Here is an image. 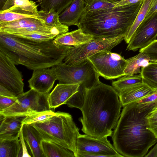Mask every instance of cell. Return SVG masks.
<instances>
[{"mask_svg":"<svg viewBox=\"0 0 157 157\" xmlns=\"http://www.w3.org/2000/svg\"><path fill=\"white\" fill-rule=\"evenodd\" d=\"M122 106L118 93L112 86L100 81L86 89L80 109L82 131L95 138L112 136Z\"/></svg>","mask_w":157,"mask_h":157,"instance_id":"1","label":"cell"},{"mask_svg":"<svg viewBox=\"0 0 157 157\" xmlns=\"http://www.w3.org/2000/svg\"><path fill=\"white\" fill-rule=\"evenodd\" d=\"M123 107L111 136L113 145L124 157H144L157 142L149 127L150 111L140 108L135 102Z\"/></svg>","mask_w":157,"mask_h":157,"instance_id":"2","label":"cell"},{"mask_svg":"<svg viewBox=\"0 0 157 157\" xmlns=\"http://www.w3.org/2000/svg\"><path fill=\"white\" fill-rule=\"evenodd\" d=\"M53 40L36 41L0 33V51L15 64L22 65L30 70L50 67L62 63L71 47H57Z\"/></svg>","mask_w":157,"mask_h":157,"instance_id":"3","label":"cell"},{"mask_svg":"<svg viewBox=\"0 0 157 157\" xmlns=\"http://www.w3.org/2000/svg\"><path fill=\"white\" fill-rule=\"evenodd\" d=\"M143 0L83 13L77 26L94 38H113L125 36L133 24Z\"/></svg>","mask_w":157,"mask_h":157,"instance_id":"4","label":"cell"},{"mask_svg":"<svg viewBox=\"0 0 157 157\" xmlns=\"http://www.w3.org/2000/svg\"><path fill=\"white\" fill-rule=\"evenodd\" d=\"M30 124L37 130L42 140L57 143L72 151L74 154L77 152L79 129L69 113L58 111L45 121Z\"/></svg>","mask_w":157,"mask_h":157,"instance_id":"5","label":"cell"},{"mask_svg":"<svg viewBox=\"0 0 157 157\" xmlns=\"http://www.w3.org/2000/svg\"><path fill=\"white\" fill-rule=\"evenodd\" d=\"M52 67L59 83L79 84L80 87L86 90L100 82L99 75L88 59L71 65L61 63Z\"/></svg>","mask_w":157,"mask_h":157,"instance_id":"6","label":"cell"},{"mask_svg":"<svg viewBox=\"0 0 157 157\" xmlns=\"http://www.w3.org/2000/svg\"><path fill=\"white\" fill-rule=\"evenodd\" d=\"M124 35L113 38H97L90 41L68 49L64 63L71 65L79 63L102 51L111 50L124 40Z\"/></svg>","mask_w":157,"mask_h":157,"instance_id":"7","label":"cell"},{"mask_svg":"<svg viewBox=\"0 0 157 157\" xmlns=\"http://www.w3.org/2000/svg\"><path fill=\"white\" fill-rule=\"evenodd\" d=\"M49 93H40L30 89L17 97L16 101L0 114L4 116L26 117L34 113L52 110L48 101Z\"/></svg>","mask_w":157,"mask_h":157,"instance_id":"8","label":"cell"},{"mask_svg":"<svg viewBox=\"0 0 157 157\" xmlns=\"http://www.w3.org/2000/svg\"><path fill=\"white\" fill-rule=\"evenodd\" d=\"M88 59L100 76L105 79H114L125 75L124 71L127 61L118 54L111 51H102Z\"/></svg>","mask_w":157,"mask_h":157,"instance_id":"9","label":"cell"},{"mask_svg":"<svg viewBox=\"0 0 157 157\" xmlns=\"http://www.w3.org/2000/svg\"><path fill=\"white\" fill-rule=\"evenodd\" d=\"M38 6L32 0H7L0 10V23L33 18L44 23L38 10Z\"/></svg>","mask_w":157,"mask_h":157,"instance_id":"10","label":"cell"},{"mask_svg":"<svg viewBox=\"0 0 157 157\" xmlns=\"http://www.w3.org/2000/svg\"><path fill=\"white\" fill-rule=\"evenodd\" d=\"M76 149L77 152L91 153V157H124L117 152L107 137L97 138L80 134L77 140Z\"/></svg>","mask_w":157,"mask_h":157,"instance_id":"11","label":"cell"},{"mask_svg":"<svg viewBox=\"0 0 157 157\" xmlns=\"http://www.w3.org/2000/svg\"><path fill=\"white\" fill-rule=\"evenodd\" d=\"M14 62L0 51V85L16 97L24 93V84L21 73Z\"/></svg>","mask_w":157,"mask_h":157,"instance_id":"12","label":"cell"},{"mask_svg":"<svg viewBox=\"0 0 157 157\" xmlns=\"http://www.w3.org/2000/svg\"><path fill=\"white\" fill-rule=\"evenodd\" d=\"M157 12L145 18L134 33L126 50L136 51L144 48L156 40Z\"/></svg>","mask_w":157,"mask_h":157,"instance_id":"13","label":"cell"},{"mask_svg":"<svg viewBox=\"0 0 157 157\" xmlns=\"http://www.w3.org/2000/svg\"><path fill=\"white\" fill-rule=\"evenodd\" d=\"M57 80V77L52 67L44 68L34 70L28 82L30 89L40 93L46 94L49 93Z\"/></svg>","mask_w":157,"mask_h":157,"instance_id":"14","label":"cell"},{"mask_svg":"<svg viewBox=\"0 0 157 157\" xmlns=\"http://www.w3.org/2000/svg\"><path fill=\"white\" fill-rule=\"evenodd\" d=\"M79 86V84H57L48 95V101L50 108L55 109L65 104L67 100L78 91Z\"/></svg>","mask_w":157,"mask_h":157,"instance_id":"15","label":"cell"},{"mask_svg":"<svg viewBox=\"0 0 157 157\" xmlns=\"http://www.w3.org/2000/svg\"><path fill=\"white\" fill-rule=\"evenodd\" d=\"M154 90L143 82L117 92L122 106L136 102L153 93Z\"/></svg>","mask_w":157,"mask_h":157,"instance_id":"16","label":"cell"},{"mask_svg":"<svg viewBox=\"0 0 157 157\" xmlns=\"http://www.w3.org/2000/svg\"><path fill=\"white\" fill-rule=\"evenodd\" d=\"M94 37L84 33L81 28L58 35L53 40L54 44L59 47L64 45L76 46L93 40Z\"/></svg>","mask_w":157,"mask_h":157,"instance_id":"17","label":"cell"},{"mask_svg":"<svg viewBox=\"0 0 157 157\" xmlns=\"http://www.w3.org/2000/svg\"><path fill=\"white\" fill-rule=\"evenodd\" d=\"M25 117L4 116L0 114V139L13 138L19 134Z\"/></svg>","mask_w":157,"mask_h":157,"instance_id":"18","label":"cell"},{"mask_svg":"<svg viewBox=\"0 0 157 157\" xmlns=\"http://www.w3.org/2000/svg\"><path fill=\"white\" fill-rule=\"evenodd\" d=\"M85 0H74L59 14V20L68 26L78 25L84 10Z\"/></svg>","mask_w":157,"mask_h":157,"instance_id":"19","label":"cell"},{"mask_svg":"<svg viewBox=\"0 0 157 157\" xmlns=\"http://www.w3.org/2000/svg\"><path fill=\"white\" fill-rule=\"evenodd\" d=\"M22 130L23 138L33 157H44L40 147L42 140L37 130L30 124H23Z\"/></svg>","mask_w":157,"mask_h":157,"instance_id":"20","label":"cell"},{"mask_svg":"<svg viewBox=\"0 0 157 157\" xmlns=\"http://www.w3.org/2000/svg\"><path fill=\"white\" fill-rule=\"evenodd\" d=\"M20 133L10 138L0 139V157H21Z\"/></svg>","mask_w":157,"mask_h":157,"instance_id":"21","label":"cell"},{"mask_svg":"<svg viewBox=\"0 0 157 157\" xmlns=\"http://www.w3.org/2000/svg\"><path fill=\"white\" fill-rule=\"evenodd\" d=\"M40 147L44 157H75L72 151L51 141L42 140Z\"/></svg>","mask_w":157,"mask_h":157,"instance_id":"22","label":"cell"},{"mask_svg":"<svg viewBox=\"0 0 157 157\" xmlns=\"http://www.w3.org/2000/svg\"><path fill=\"white\" fill-rule=\"evenodd\" d=\"M136 55L126 59L127 64L124 73L125 75H133L140 74L142 67L147 66L152 62L145 53L140 52Z\"/></svg>","mask_w":157,"mask_h":157,"instance_id":"23","label":"cell"},{"mask_svg":"<svg viewBox=\"0 0 157 157\" xmlns=\"http://www.w3.org/2000/svg\"><path fill=\"white\" fill-rule=\"evenodd\" d=\"M41 26H47L44 23L38 19L26 18L14 21L0 22V30Z\"/></svg>","mask_w":157,"mask_h":157,"instance_id":"24","label":"cell"},{"mask_svg":"<svg viewBox=\"0 0 157 157\" xmlns=\"http://www.w3.org/2000/svg\"><path fill=\"white\" fill-rule=\"evenodd\" d=\"M154 0H143L140 10L131 27L125 35L124 40L128 44L136 30L144 19Z\"/></svg>","mask_w":157,"mask_h":157,"instance_id":"25","label":"cell"},{"mask_svg":"<svg viewBox=\"0 0 157 157\" xmlns=\"http://www.w3.org/2000/svg\"><path fill=\"white\" fill-rule=\"evenodd\" d=\"M143 82L154 90H157V62H150L141 68Z\"/></svg>","mask_w":157,"mask_h":157,"instance_id":"26","label":"cell"},{"mask_svg":"<svg viewBox=\"0 0 157 157\" xmlns=\"http://www.w3.org/2000/svg\"><path fill=\"white\" fill-rule=\"evenodd\" d=\"M74 0H38L40 10L47 12L54 11L60 14Z\"/></svg>","mask_w":157,"mask_h":157,"instance_id":"27","label":"cell"},{"mask_svg":"<svg viewBox=\"0 0 157 157\" xmlns=\"http://www.w3.org/2000/svg\"><path fill=\"white\" fill-rule=\"evenodd\" d=\"M143 82L140 73L133 75H126L112 83V86L117 92Z\"/></svg>","mask_w":157,"mask_h":157,"instance_id":"28","label":"cell"},{"mask_svg":"<svg viewBox=\"0 0 157 157\" xmlns=\"http://www.w3.org/2000/svg\"><path fill=\"white\" fill-rule=\"evenodd\" d=\"M58 112H55L52 110L34 113L25 117L22 121V124H31L45 121L52 116L57 114Z\"/></svg>","mask_w":157,"mask_h":157,"instance_id":"29","label":"cell"},{"mask_svg":"<svg viewBox=\"0 0 157 157\" xmlns=\"http://www.w3.org/2000/svg\"><path fill=\"white\" fill-rule=\"evenodd\" d=\"M13 36L36 41H47L54 39L57 36L51 32L41 31L17 34Z\"/></svg>","mask_w":157,"mask_h":157,"instance_id":"30","label":"cell"},{"mask_svg":"<svg viewBox=\"0 0 157 157\" xmlns=\"http://www.w3.org/2000/svg\"><path fill=\"white\" fill-rule=\"evenodd\" d=\"M85 4L83 13L90 11L113 8L115 6V3L105 0H85Z\"/></svg>","mask_w":157,"mask_h":157,"instance_id":"31","label":"cell"},{"mask_svg":"<svg viewBox=\"0 0 157 157\" xmlns=\"http://www.w3.org/2000/svg\"><path fill=\"white\" fill-rule=\"evenodd\" d=\"M39 13L44 21L45 25L49 27H58L63 26L59 20V14L52 11L47 12L42 10L39 11Z\"/></svg>","mask_w":157,"mask_h":157,"instance_id":"32","label":"cell"},{"mask_svg":"<svg viewBox=\"0 0 157 157\" xmlns=\"http://www.w3.org/2000/svg\"><path fill=\"white\" fill-rule=\"evenodd\" d=\"M135 102L140 108L151 112L157 107V90Z\"/></svg>","mask_w":157,"mask_h":157,"instance_id":"33","label":"cell"},{"mask_svg":"<svg viewBox=\"0 0 157 157\" xmlns=\"http://www.w3.org/2000/svg\"><path fill=\"white\" fill-rule=\"evenodd\" d=\"M139 52L146 54L152 62H157V40L147 47L140 49Z\"/></svg>","mask_w":157,"mask_h":157,"instance_id":"34","label":"cell"},{"mask_svg":"<svg viewBox=\"0 0 157 157\" xmlns=\"http://www.w3.org/2000/svg\"><path fill=\"white\" fill-rule=\"evenodd\" d=\"M17 99V97L12 98L0 95V112L13 105Z\"/></svg>","mask_w":157,"mask_h":157,"instance_id":"35","label":"cell"},{"mask_svg":"<svg viewBox=\"0 0 157 157\" xmlns=\"http://www.w3.org/2000/svg\"><path fill=\"white\" fill-rule=\"evenodd\" d=\"M19 138L20 140L21 147V157H31V156L29 153L25 143V141L23 138L22 127L20 132Z\"/></svg>","mask_w":157,"mask_h":157,"instance_id":"36","label":"cell"},{"mask_svg":"<svg viewBox=\"0 0 157 157\" xmlns=\"http://www.w3.org/2000/svg\"><path fill=\"white\" fill-rule=\"evenodd\" d=\"M148 118L149 128L157 137V116Z\"/></svg>","mask_w":157,"mask_h":157,"instance_id":"37","label":"cell"},{"mask_svg":"<svg viewBox=\"0 0 157 157\" xmlns=\"http://www.w3.org/2000/svg\"><path fill=\"white\" fill-rule=\"evenodd\" d=\"M0 95L12 98H16L14 94L2 86L0 85Z\"/></svg>","mask_w":157,"mask_h":157,"instance_id":"38","label":"cell"},{"mask_svg":"<svg viewBox=\"0 0 157 157\" xmlns=\"http://www.w3.org/2000/svg\"><path fill=\"white\" fill-rule=\"evenodd\" d=\"M141 0H122L115 3L114 7H117L130 4L137 3Z\"/></svg>","mask_w":157,"mask_h":157,"instance_id":"39","label":"cell"},{"mask_svg":"<svg viewBox=\"0 0 157 157\" xmlns=\"http://www.w3.org/2000/svg\"><path fill=\"white\" fill-rule=\"evenodd\" d=\"M157 12V0H154L152 6L145 18H147L154 13Z\"/></svg>","mask_w":157,"mask_h":157,"instance_id":"40","label":"cell"},{"mask_svg":"<svg viewBox=\"0 0 157 157\" xmlns=\"http://www.w3.org/2000/svg\"><path fill=\"white\" fill-rule=\"evenodd\" d=\"M145 157H157V142L154 147L144 156Z\"/></svg>","mask_w":157,"mask_h":157,"instance_id":"41","label":"cell"},{"mask_svg":"<svg viewBox=\"0 0 157 157\" xmlns=\"http://www.w3.org/2000/svg\"><path fill=\"white\" fill-rule=\"evenodd\" d=\"M157 116V107L152 110L147 115L148 117Z\"/></svg>","mask_w":157,"mask_h":157,"instance_id":"42","label":"cell"},{"mask_svg":"<svg viewBox=\"0 0 157 157\" xmlns=\"http://www.w3.org/2000/svg\"><path fill=\"white\" fill-rule=\"evenodd\" d=\"M7 0H0V10L3 6Z\"/></svg>","mask_w":157,"mask_h":157,"instance_id":"43","label":"cell"},{"mask_svg":"<svg viewBox=\"0 0 157 157\" xmlns=\"http://www.w3.org/2000/svg\"><path fill=\"white\" fill-rule=\"evenodd\" d=\"M105 0L108 1L109 2L112 3H115L116 2H119L121 1L122 0Z\"/></svg>","mask_w":157,"mask_h":157,"instance_id":"44","label":"cell"}]
</instances>
